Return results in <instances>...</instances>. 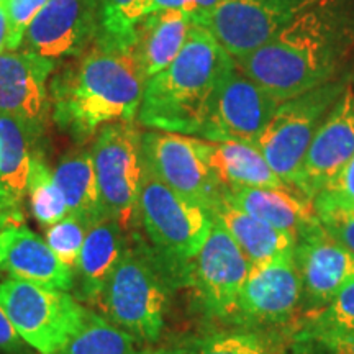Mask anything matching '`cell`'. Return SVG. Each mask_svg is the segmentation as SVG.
<instances>
[{
    "label": "cell",
    "mask_w": 354,
    "mask_h": 354,
    "mask_svg": "<svg viewBox=\"0 0 354 354\" xmlns=\"http://www.w3.org/2000/svg\"><path fill=\"white\" fill-rule=\"evenodd\" d=\"M353 51L354 0H315L234 63L282 104L335 81Z\"/></svg>",
    "instance_id": "6da1fadb"
},
{
    "label": "cell",
    "mask_w": 354,
    "mask_h": 354,
    "mask_svg": "<svg viewBox=\"0 0 354 354\" xmlns=\"http://www.w3.org/2000/svg\"><path fill=\"white\" fill-rule=\"evenodd\" d=\"M146 81L135 38H97L51 77L53 122L76 141L109 123L135 122Z\"/></svg>",
    "instance_id": "7a4b0ae2"
},
{
    "label": "cell",
    "mask_w": 354,
    "mask_h": 354,
    "mask_svg": "<svg viewBox=\"0 0 354 354\" xmlns=\"http://www.w3.org/2000/svg\"><path fill=\"white\" fill-rule=\"evenodd\" d=\"M233 57L194 24L172 63L146 81L136 120L149 130L201 136L209 105Z\"/></svg>",
    "instance_id": "3957f363"
},
{
    "label": "cell",
    "mask_w": 354,
    "mask_h": 354,
    "mask_svg": "<svg viewBox=\"0 0 354 354\" xmlns=\"http://www.w3.org/2000/svg\"><path fill=\"white\" fill-rule=\"evenodd\" d=\"M171 286L174 279L156 251L131 234L97 308L135 339L153 343L165 330Z\"/></svg>",
    "instance_id": "277c9868"
},
{
    "label": "cell",
    "mask_w": 354,
    "mask_h": 354,
    "mask_svg": "<svg viewBox=\"0 0 354 354\" xmlns=\"http://www.w3.org/2000/svg\"><path fill=\"white\" fill-rule=\"evenodd\" d=\"M138 220L176 286L187 284L190 263L209 236L214 215L172 190L145 165L138 198Z\"/></svg>",
    "instance_id": "5b68a950"
},
{
    "label": "cell",
    "mask_w": 354,
    "mask_h": 354,
    "mask_svg": "<svg viewBox=\"0 0 354 354\" xmlns=\"http://www.w3.org/2000/svg\"><path fill=\"white\" fill-rule=\"evenodd\" d=\"M141 133L133 122L102 127L91 146L102 214L130 232L138 221L145 159Z\"/></svg>",
    "instance_id": "8992f818"
},
{
    "label": "cell",
    "mask_w": 354,
    "mask_h": 354,
    "mask_svg": "<svg viewBox=\"0 0 354 354\" xmlns=\"http://www.w3.org/2000/svg\"><path fill=\"white\" fill-rule=\"evenodd\" d=\"M0 302L20 338L38 354H61L87 310L69 292L13 279L0 284Z\"/></svg>",
    "instance_id": "52a82bcc"
},
{
    "label": "cell",
    "mask_w": 354,
    "mask_h": 354,
    "mask_svg": "<svg viewBox=\"0 0 354 354\" xmlns=\"http://www.w3.org/2000/svg\"><path fill=\"white\" fill-rule=\"evenodd\" d=\"M344 86L346 81H331L282 102L256 141L274 174L289 187L295 185L308 146Z\"/></svg>",
    "instance_id": "ba28073f"
},
{
    "label": "cell",
    "mask_w": 354,
    "mask_h": 354,
    "mask_svg": "<svg viewBox=\"0 0 354 354\" xmlns=\"http://www.w3.org/2000/svg\"><path fill=\"white\" fill-rule=\"evenodd\" d=\"M251 263L230 233L214 218L202 250L192 259L187 284L194 299L209 317L238 318V300Z\"/></svg>",
    "instance_id": "9c48e42d"
},
{
    "label": "cell",
    "mask_w": 354,
    "mask_h": 354,
    "mask_svg": "<svg viewBox=\"0 0 354 354\" xmlns=\"http://www.w3.org/2000/svg\"><path fill=\"white\" fill-rule=\"evenodd\" d=\"M279 105L233 59L212 95L201 138L254 146Z\"/></svg>",
    "instance_id": "30bf717a"
},
{
    "label": "cell",
    "mask_w": 354,
    "mask_h": 354,
    "mask_svg": "<svg viewBox=\"0 0 354 354\" xmlns=\"http://www.w3.org/2000/svg\"><path fill=\"white\" fill-rule=\"evenodd\" d=\"M315 0H221L202 21L221 48L241 59L268 43Z\"/></svg>",
    "instance_id": "8fae6325"
},
{
    "label": "cell",
    "mask_w": 354,
    "mask_h": 354,
    "mask_svg": "<svg viewBox=\"0 0 354 354\" xmlns=\"http://www.w3.org/2000/svg\"><path fill=\"white\" fill-rule=\"evenodd\" d=\"M145 165L166 185L203 209L215 210L225 192L198 154L194 136L149 130L141 135Z\"/></svg>",
    "instance_id": "7c38bea8"
},
{
    "label": "cell",
    "mask_w": 354,
    "mask_h": 354,
    "mask_svg": "<svg viewBox=\"0 0 354 354\" xmlns=\"http://www.w3.org/2000/svg\"><path fill=\"white\" fill-rule=\"evenodd\" d=\"M100 33V0H48L20 50L59 61L84 55Z\"/></svg>",
    "instance_id": "4fadbf2b"
},
{
    "label": "cell",
    "mask_w": 354,
    "mask_h": 354,
    "mask_svg": "<svg viewBox=\"0 0 354 354\" xmlns=\"http://www.w3.org/2000/svg\"><path fill=\"white\" fill-rule=\"evenodd\" d=\"M55 69L56 61L25 50L0 55V113L24 123L35 141L51 117L48 79Z\"/></svg>",
    "instance_id": "5bb4252c"
},
{
    "label": "cell",
    "mask_w": 354,
    "mask_h": 354,
    "mask_svg": "<svg viewBox=\"0 0 354 354\" xmlns=\"http://www.w3.org/2000/svg\"><path fill=\"white\" fill-rule=\"evenodd\" d=\"M354 156V92L346 81L342 95L310 143L294 187L313 201Z\"/></svg>",
    "instance_id": "9a60e30c"
},
{
    "label": "cell",
    "mask_w": 354,
    "mask_h": 354,
    "mask_svg": "<svg viewBox=\"0 0 354 354\" xmlns=\"http://www.w3.org/2000/svg\"><path fill=\"white\" fill-rule=\"evenodd\" d=\"M302 294L294 256L251 264L238 300V318L256 323L286 322L299 307Z\"/></svg>",
    "instance_id": "2e32d148"
},
{
    "label": "cell",
    "mask_w": 354,
    "mask_h": 354,
    "mask_svg": "<svg viewBox=\"0 0 354 354\" xmlns=\"http://www.w3.org/2000/svg\"><path fill=\"white\" fill-rule=\"evenodd\" d=\"M294 258L304 292L320 305L328 304L354 281V253L336 241L322 223L299 238Z\"/></svg>",
    "instance_id": "e0dca14e"
},
{
    "label": "cell",
    "mask_w": 354,
    "mask_h": 354,
    "mask_svg": "<svg viewBox=\"0 0 354 354\" xmlns=\"http://www.w3.org/2000/svg\"><path fill=\"white\" fill-rule=\"evenodd\" d=\"M0 274L66 292L74 287L73 269L25 223L0 230Z\"/></svg>",
    "instance_id": "ac0fdd59"
},
{
    "label": "cell",
    "mask_w": 354,
    "mask_h": 354,
    "mask_svg": "<svg viewBox=\"0 0 354 354\" xmlns=\"http://www.w3.org/2000/svg\"><path fill=\"white\" fill-rule=\"evenodd\" d=\"M225 197L246 214L292 234L295 240L320 223L315 203L294 187H240L225 190Z\"/></svg>",
    "instance_id": "d6986e66"
},
{
    "label": "cell",
    "mask_w": 354,
    "mask_h": 354,
    "mask_svg": "<svg viewBox=\"0 0 354 354\" xmlns=\"http://www.w3.org/2000/svg\"><path fill=\"white\" fill-rule=\"evenodd\" d=\"M127 232L117 221L102 218L88 228L74 268V297L99 307L115 266L123 253Z\"/></svg>",
    "instance_id": "ffe728a7"
},
{
    "label": "cell",
    "mask_w": 354,
    "mask_h": 354,
    "mask_svg": "<svg viewBox=\"0 0 354 354\" xmlns=\"http://www.w3.org/2000/svg\"><path fill=\"white\" fill-rule=\"evenodd\" d=\"M35 140L24 123L0 113V202L3 228L24 225V202L28 189Z\"/></svg>",
    "instance_id": "44dd1931"
},
{
    "label": "cell",
    "mask_w": 354,
    "mask_h": 354,
    "mask_svg": "<svg viewBox=\"0 0 354 354\" xmlns=\"http://www.w3.org/2000/svg\"><path fill=\"white\" fill-rule=\"evenodd\" d=\"M196 146L223 192L240 187H289L253 145L196 138Z\"/></svg>",
    "instance_id": "7402d4cb"
},
{
    "label": "cell",
    "mask_w": 354,
    "mask_h": 354,
    "mask_svg": "<svg viewBox=\"0 0 354 354\" xmlns=\"http://www.w3.org/2000/svg\"><path fill=\"white\" fill-rule=\"evenodd\" d=\"M194 21L180 8H165L143 17L135 26V44L146 77L161 73L187 41Z\"/></svg>",
    "instance_id": "603a6c76"
},
{
    "label": "cell",
    "mask_w": 354,
    "mask_h": 354,
    "mask_svg": "<svg viewBox=\"0 0 354 354\" xmlns=\"http://www.w3.org/2000/svg\"><path fill=\"white\" fill-rule=\"evenodd\" d=\"M212 215L227 230L251 264L282 256H294L295 253L297 240L292 234L254 218L225 196Z\"/></svg>",
    "instance_id": "cb8c5ba5"
},
{
    "label": "cell",
    "mask_w": 354,
    "mask_h": 354,
    "mask_svg": "<svg viewBox=\"0 0 354 354\" xmlns=\"http://www.w3.org/2000/svg\"><path fill=\"white\" fill-rule=\"evenodd\" d=\"M53 176L63 192L69 214L84 216L91 225L105 218L102 214L91 149H71L59 159L53 169Z\"/></svg>",
    "instance_id": "d4e9b609"
},
{
    "label": "cell",
    "mask_w": 354,
    "mask_h": 354,
    "mask_svg": "<svg viewBox=\"0 0 354 354\" xmlns=\"http://www.w3.org/2000/svg\"><path fill=\"white\" fill-rule=\"evenodd\" d=\"M136 339L99 313L86 310V315L61 354H138Z\"/></svg>",
    "instance_id": "484cf974"
},
{
    "label": "cell",
    "mask_w": 354,
    "mask_h": 354,
    "mask_svg": "<svg viewBox=\"0 0 354 354\" xmlns=\"http://www.w3.org/2000/svg\"><path fill=\"white\" fill-rule=\"evenodd\" d=\"M312 333L338 354L354 351V281L325 305L313 322Z\"/></svg>",
    "instance_id": "4316f807"
},
{
    "label": "cell",
    "mask_w": 354,
    "mask_h": 354,
    "mask_svg": "<svg viewBox=\"0 0 354 354\" xmlns=\"http://www.w3.org/2000/svg\"><path fill=\"white\" fill-rule=\"evenodd\" d=\"M26 194H28L35 220L44 230L69 214L64 196L59 185L56 184L53 171L38 151H33L32 154Z\"/></svg>",
    "instance_id": "83f0119b"
},
{
    "label": "cell",
    "mask_w": 354,
    "mask_h": 354,
    "mask_svg": "<svg viewBox=\"0 0 354 354\" xmlns=\"http://www.w3.org/2000/svg\"><path fill=\"white\" fill-rule=\"evenodd\" d=\"M151 13V0H100V33L97 38L133 39L135 26Z\"/></svg>",
    "instance_id": "f1b7e54d"
},
{
    "label": "cell",
    "mask_w": 354,
    "mask_h": 354,
    "mask_svg": "<svg viewBox=\"0 0 354 354\" xmlns=\"http://www.w3.org/2000/svg\"><path fill=\"white\" fill-rule=\"evenodd\" d=\"M92 225L81 215L68 214L64 218L44 230V241L61 263L74 271L84 240Z\"/></svg>",
    "instance_id": "f546056e"
},
{
    "label": "cell",
    "mask_w": 354,
    "mask_h": 354,
    "mask_svg": "<svg viewBox=\"0 0 354 354\" xmlns=\"http://www.w3.org/2000/svg\"><path fill=\"white\" fill-rule=\"evenodd\" d=\"M185 354H276L272 348L253 333L221 331L194 339Z\"/></svg>",
    "instance_id": "4dcf8cb0"
},
{
    "label": "cell",
    "mask_w": 354,
    "mask_h": 354,
    "mask_svg": "<svg viewBox=\"0 0 354 354\" xmlns=\"http://www.w3.org/2000/svg\"><path fill=\"white\" fill-rule=\"evenodd\" d=\"M48 0H7L8 17V44L7 51H17L21 48L24 37L35 17L41 12Z\"/></svg>",
    "instance_id": "1f68e13d"
},
{
    "label": "cell",
    "mask_w": 354,
    "mask_h": 354,
    "mask_svg": "<svg viewBox=\"0 0 354 354\" xmlns=\"http://www.w3.org/2000/svg\"><path fill=\"white\" fill-rule=\"evenodd\" d=\"M315 209H339L354 214V156L339 176L313 198Z\"/></svg>",
    "instance_id": "d6a6232c"
},
{
    "label": "cell",
    "mask_w": 354,
    "mask_h": 354,
    "mask_svg": "<svg viewBox=\"0 0 354 354\" xmlns=\"http://www.w3.org/2000/svg\"><path fill=\"white\" fill-rule=\"evenodd\" d=\"M317 215L323 228L354 253V214L339 209H318Z\"/></svg>",
    "instance_id": "836d02e7"
},
{
    "label": "cell",
    "mask_w": 354,
    "mask_h": 354,
    "mask_svg": "<svg viewBox=\"0 0 354 354\" xmlns=\"http://www.w3.org/2000/svg\"><path fill=\"white\" fill-rule=\"evenodd\" d=\"M0 351L6 354H38L17 333L2 302H0Z\"/></svg>",
    "instance_id": "e575fe53"
},
{
    "label": "cell",
    "mask_w": 354,
    "mask_h": 354,
    "mask_svg": "<svg viewBox=\"0 0 354 354\" xmlns=\"http://www.w3.org/2000/svg\"><path fill=\"white\" fill-rule=\"evenodd\" d=\"M220 2L221 0H189L184 12L192 19L194 24H202Z\"/></svg>",
    "instance_id": "d590c367"
},
{
    "label": "cell",
    "mask_w": 354,
    "mask_h": 354,
    "mask_svg": "<svg viewBox=\"0 0 354 354\" xmlns=\"http://www.w3.org/2000/svg\"><path fill=\"white\" fill-rule=\"evenodd\" d=\"M8 44V17L6 3H0V55L7 51Z\"/></svg>",
    "instance_id": "8d00e7d4"
},
{
    "label": "cell",
    "mask_w": 354,
    "mask_h": 354,
    "mask_svg": "<svg viewBox=\"0 0 354 354\" xmlns=\"http://www.w3.org/2000/svg\"><path fill=\"white\" fill-rule=\"evenodd\" d=\"M189 0H151V12L165 10V8H180L184 10Z\"/></svg>",
    "instance_id": "74e56055"
},
{
    "label": "cell",
    "mask_w": 354,
    "mask_h": 354,
    "mask_svg": "<svg viewBox=\"0 0 354 354\" xmlns=\"http://www.w3.org/2000/svg\"><path fill=\"white\" fill-rule=\"evenodd\" d=\"M138 354H185V351L180 348H151Z\"/></svg>",
    "instance_id": "f35d334b"
},
{
    "label": "cell",
    "mask_w": 354,
    "mask_h": 354,
    "mask_svg": "<svg viewBox=\"0 0 354 354\" xmlns=\"http://www.w3.org/2000/svg\"><path fill=\"white\" fill-rule=\"evenodd\" d=\"M3 228V215H2V202H0V230Z\"/></svg>",
    "instance_id": "ab89813d"
},
{
    "label": "cell",
    "mask_w": 354,
    "mask_h": 354,
    "mask_svg": "<svg viewBox=\"0 0 354 354\" xmlns=\"http://www.w3.org/2000/svg\"><path fill=\"white\" fill-rule=\"evenodd\" d=\"M351 84H353V92H354V79H351Z\"/></svg>",
    "instance_id": "60d3db41"
},
{
    "label": "cell",
    "mask_w": 354,
    "mask_h": 354,
    "mask_svg": "<svg viewBox=\"0 0 354 354\" xmlns=\"http://www.w3.org/2000/svg\"><path fill=\"white\" fill-rule=\"evenodd\" d=\"M7 2V0H0V3H6Z\"/></svg>",
    "instance_id": "b9f144b4"
},
{
    "label": "cell",
    "mask_w": 354,
    "mask_h": 354,
    "mask_svg": "<svg viewBox=\"0 0 354 354\" xmlns=\"http://www.w3.org/2000/svg\"><path fill=\"white\" fill-rule=\"evenodd\" d=\"M351 354H354V351H353V353H351Z\"/></svg>",
    "instance_id": "7bdbcfd3"
}]
</instances>
